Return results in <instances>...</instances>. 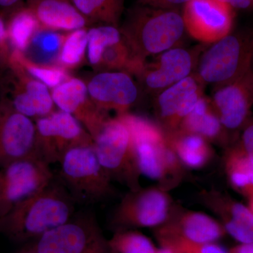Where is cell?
<instances>
[{
    "mask_svg": "<svg viewBox=\"0 0 253 253\" xmlns=\"http://www.w3.org/2000/svg\"><path fill=\"white\" fill-rule=\"evenodd\" d=\"M87 56L89 63L98 66L106 48L117 44L122 40L121 32L118 27L101 25L87 31Z\"/></svg>",
    "mask_w": 253,
    "mask_h": 253,
    "instance_id": "83f0119b",
    "label": "cell"
},
{
    "mask_svg": "<svg viewBox=\"0 0 253 253\" xmlns=\"http://www.w3.org/2000/svg\"><path fill=\"white\" fill-rule=\"evenodd\" d=\"M181 14L186 31L201 42H217L232 30L234 9L218 0H191Z\"/></svg>",
    "mask_w": 253,
    "mask_h": 253,
    "instance_id": "8fae6325",
    "label": "cell"
},
{
    "mask_svg": "<svg viewBox=\"0 0 253 253\" xmlns=\"http://www.w3.org/2000/svg\"><path fill=\"white\" fill-rule=\"evenodd\" d=\"M191 0H138L139 4L164 9H177Z\"/></svg>",
    "mask_w": 253,
    "mask_h": 253,
    "instance_id": "d6a6232c",
    "label": "cell"
},
{
    "mask_svg": "<svg viewBox=\"0 0 253 253\" xmlns=\"http://www.w3.org/2000/svg\"><path fill=\"white\" fill-rule=\"evenodd\" d=\"M87 42V31L84 28L66 36L58 60L59 66L65 69L77 67L84 59Z\"/></svg>",
    "mask_w": 253,
    "mask_h": 253,
    "instance_id": "f546056e",
    "label": "cell"
},
{
    "mask_svg": "<svg viewBox=\"0 0 253 253\" xmlns=\"http://www.w3.org/2000/svg\"><path fill=\"white\" fill-rule=\"evenodd\" d=\"M26 253H110L96 219L83 214L33 240Z\"/></svg>",
    "mask_w": 253,
    "mask_h": 253,
    "instance_id": "52a82bcc",
    "label": "cell"
},
{
    "mask_svg": "<svg viewBox=\"0 0 253 253\" xmlns=\"http://www.w3.org/2000/svg\"><path fill=\"white\" fill-rule=\"evenodd\" d=\"M201 83L197 76L190 75L160 92L156 111L165 134L179 129L184 118L203 97Z\"/></svg>",
    "mask_w": 253,
    "mask_h": 253,
    "instance_id": "9a60e30c",
    "label": "cell"
},
{
    "mask_svg": "<svg viewBox=\"0 0 253 253\" xmlns=\"http://www.w3.org/2000/svg\"><path fill=\"white\" fill-rule=\"evenodd\" d=\"M174 206L162 186L129 190L115 211L111 226L116 231L138 228L156 229L168 220Z\"/></svg>",
    "mask_w": 253,
    "mask_h": 253,
    "instance_id": "ba28073f",
    "label": "cell"
},
{
    "mask_svg": "<svg viewBox=\"0 0 253 253\" xmlns=\"http://www.w3.org/2000/svg\"><path fill=\"white\" fill-rule=\"evenodd\" d=\"M224 169L231 186L249 199L253 197V163L241 144L226 151Z\"/></svg>",
    "mask_w": 253,
    "mask_h": 253,
    "instance_id": "603a6c76",
    "label": "cell"
},
{
    "mask_svg": "<svg viewBox=\"0 0 253 253\" xmlns=\"http://www.w3.org/2000/svg\"><path fill=\"white\" fill-rule=\"evenodd\" d=\"M244 126L239 144L253 163V119L248 121Z\"/></svg>",
    "mask_w": 253,
    "mask_h": 253,
    "instance_id": "1f68e13d",
    "label": "cell"
},
{
    "mask_svg": "<svg viewBox=\"0 0 253 253\" xmlns=\"http://www.w3.org/2000/svg\"><path fill=\"white\" fill-rule=\"evenodd\" d=\"M122 119L130 131L136 164L141 175L157 181L169 191L182 179L184 166L168 142L162 128L146 118L123 113Z\"/></svg>",
    "mask_w": 253,
    "mask_h": 253,
    "instance_id": "3957f363",
    "label": "cell"
},
{
    "mask_svg": "<svg viewBox=\"0 0 253 253\" xmlns=\"http://www.w3.org/2000/svg\"><path fill=\"white\" fill-rule=\"evenodd\" d=\"M194 59L187 50L172 48L161 53L152 64L146 63L140 76L146 88L161 92L191 75Z\"/></svg>",
    "mask_w": 253,
    "mask_h": 253,
    "instance_id": "d6986e66",
    "label": "cell"
},
{
    "mask_svg": "<svg viewBox=\"0 0 253 253\" xmlns=\"http://www.w3.org/2000/svg\"><path fill=\"white\" fill-rule=\"evenodd\" d=\"M199 199L219 217L226 234L240 244L253 243V214L249 207L214 189L203 190Z\"/></svg>",
    "mask_w": 253,
    "mask_h": 253,
    "instance_id": "ac0fdd59",
    "label": "cell"
},
{
    "mask_svg": "<svg viewBox=\"0 0 253 253\" xmlns=\"http://www.w3.org/2000/svg\"><path fill=\"white\" fill-rule=\"evenodd\" d=\"M156 253H175L171 248L167 246H160Z\"/></svg>",
    "mask_w": 253,
    "mask_h": 253,
    "instance_id": "74e56055",
    "label": "cell"
},
{
    "mask_svg": "<svg viewBox=\"0 0 253 253\" xmlns=\"http://www.w3.org/2000/svg\"><path fill=\"white\" fill-rule=\"evenodd\" d=\"M51 97L61 111L72 115L94 137L100 127L109 118L91 101L86 84L78 78H70L54 88Z\"/></svg>",
    "mask_w": 253,
    "mask_h": 253,
    "instance_id": "e0dca14e",
    "label": "cell"
},
{
    "mask_svg": "<svg viewBox=\"0 0 253 253\" xmlns=\"http://www.w3.org/2000/svg\"><path fill=\"white\" fill-rule=\"evenodd\" d=\"M249 208L251 210V212H252L253 214V197H251V199H249Z\"/></svg>",
    "mask_w": 253,
    "mask_h": 253,
    "instance_id": "f35d334b",
    "label": "cell"
},
{
    "mask_svg": "<svg viewBox=\"0 0 253 253\" xmlns=\"http://www.w3.org/2000/svg\"><path fill=\"white\" fill-rule=\"evenodd\" d=\"M28 6L44 29L74 31L90 24L70 0H35Z\"/></svg>",
    "mask_w": 253,
    "mask_h": 253,
    "instance_id": "ffe728a7",
    "label": "cell"
},
{
    "mask_svg": "<svg viewBox=\"0 0 253 253\" xmlns=\"http://www.w3.org/2000/svg\"><path fill=\"white\" fill-rule=\"evenodd\" d=\"M154 230L159 245L172 241L217 243L226 234L220 222L206 213L176 206L168 220Z\"/></svg>",
    "mask_w": 253,
    "mask_h": 253,
    "instance_id": "7c38bea8",
    "label": "cell"
},
{
    "mask_svg": "<svg viewBox=\"0 0 253 253\" xmlns=\"http://www.w3.org/2000/svg\"><path fill=\"white\" fill-rule=\"evenodd\" d=\"M93 103L101 111L118 115L129 112L138 98V89L128 73L103 72L95 75L87 84Z\"/></svg>",
    "mask_w": 253,
    "mask_h": 253,
    "instance_id": "2e32d148",
    "label": "cell"
},
{
    "mask_svg": "<svg viewBox=\"0 0 253 253\" xmlns=\"http://www.w3.org/2000/svg\"><path fill=\"white\" fill-rule=\"evenodd\" d=\"M63 184L76 202L96 203L112 194V179L101 166L94 145L73 148L59 162Z\"/></svg>",
    "mask_w": 253,
    "mask_h": 253,
    "instance_id": "5b68a950",
    "label": "cell"
},
{
    "mask_svg": "<svg viewBox=\"0 0 253 253\" xmlns=\"http://www.w3.org/2000/svg\"><path fill=\"white\" fill-rule=\"evenodd\" d=\"M22 0H0V9H17L18 5Z\"/></svg>",
    "mask_w": 253,
    "mask_h": 253,
    "instance_id": "8d00e7d4",
    "label": "cell"
},
{
    "mask_svg": "<svg viewBox=\"0 0 253 253\" xmlns=\"http://www.w3.org/2000/svg\"><path fill=\"white\" fill-rule=\"evenodd\" d=\"M212 106L226 130H236L249 121L253 106V70L217 87Z\"/></svg>",
    "mask_w": 253,
    "mask_h": 253,
    "instance_id": "5bb4252c",
    "label": "cell"
},
{
    "mask_svg": "<svg viewBox=\"0 0 253 253\" xmlns=\"http://www.w3.org/2000/svg\"><path fill=\"white\" fill-rule=\"evenodd\" d=\"M168 142L185 168L202 169L213 158L210 142L202 136L181 129L166 134Z\"/></svg>",
    "mask_w": 253,
    "mask_h": 253,
    "instance_id": "44dd1931",
    "label": "cell"
},
{
    "mask_svg": "<svg viewBox=\"0 0 253 253\" xmlns=\"http://www.w3.org/2000/svg\"><path fill=\"white\" fill-rule=\"evenodd\" d=\"M11 56L19 63L30 76L50 88L54 89L70 78L66 69L61 66L33 62L23 56V53L18 51H13Z\"/></svg>",
    "mask_w": 253,
    "mask_h": 253,
    "instance_id": "f1b7e54d",
    "label": "cell"
},
{
    "mask_svg": "<svg viewBox=\"0 0 253 253\" xmlns=\"http://www.w3.org/2000/svg\"><path fill=\"white\" fill-rule=\"evenodd\" d=\"M229 253H253V243L238 245L231 249Z\"/></svg>",
    "mask_w": 253,
    "mask_h": 253,
    "instance_id": "d590c367",
    "label": "cell"
},
{
    "mask_svg": "<svg viewBox=\"0 0 253 253\" xmlns=\"http://www.w3.org/2000/svg\"><path fill=\"white\" fill-rule=\"evenodd\" d=\"M35 1V0H28V1L30 2H32V1Z\"/></svg>",
    "mask_w": 253,
    "mask_h": 253,
    "instance_id": "ab89813d",
    "label": "cell"
},
{
    "mask_svg": "<svg viewBox=\"0 0 253 253\" xmlns=\"http://www.w3.org/2000/svg\"><path fill=\"white\" fill-rule=\"evenodd\" d=\"M134 57L146 63L148 56L172 49L186 32L182 14L138 4L126 16L120 30Z\"/></svg>",
    "mask_w": 253,
    "mask_h": 253,
    "instance_id": "7a4b0ae2",
    "label": "cell"
},
{
    "mask_svg": "<svg viewBox=\"0 0 253 253\" xmlns=\"http://www.w3.org/2000/svg\"><path fill=\"white\" fill-rule=\"evenodd\" d=\"M229 5L233 9H246L253 6V0H218Z\"/></svg>",
    "mask_w": 253,
    "mask_h": 253,
    "instance_id": "e575fe53",
    "label": "cell"
},
{
    "mask_svg": "<svg viewBox=\"0 0 253 253\" xmlns=\"http://www.w3.org/2000/svg\"><path fill=\"white\" fill-rule=\"evenodd\" d=\"M95 152L111 179L134 190L141 187L130 131L118 116L109 117L93 138Z\"/></svg>",
    "mask_w": 253,
    "mask_h": 253,
    "instance_id": "277c9868",
    "label": "cell"
},
{
    "mask_svg": "<svg viewBox=\"0 0 253 253\" xmlns=\"http://www.w3.org/2000/svg\"><path fill=\"white\" fill-rule=\"evenodd\" d=\"M179 129L202 136L210 143H222L225 139V128L212 104L204 96L184 118Z\"/></svg>",
    "mask_w": 253,
    "mask_h": 253,
    "instance_id": "7402d4cb",
    "label": "cell"
},
{
    "mask_svg": "<svg viewBox=\"0 0 253 253\" xmlns=\"http://www.w3.org/2000/svg\"><path fill=\"white\" fill-rule=\"evenodd\" d=\"M54 179L50 166L35 157L1 167L0 219Z\"/></svg>",
    "mask_w": 253,
    "mask_h": 253,
    "instance_id": "30bf717a",
    "label": "cell"
},
{
    "mask_svg": "<svg viewBox=\"0 0 253 253\" xmlns=\"http://www.w3.org/2000/svg\"><path fill=\"white\" fill-rule=\"evenodd\" d=\"M203 55L198 76L201 83L219 87L252 68L253 33L228 35Z\"/></svg>",
    "mask_w": 253,
    "mask_h": 253,
    "instance_id": "8992f818",
    "label": "cell"
},
{
    "mask_svg": "<svg viewBox=\"0 0 253 253\" xmlns=\"http://www.w3.org/2000/svg\"><path fill=\"white\" fill-rule=\"evenodd\" d=\"M65 37L51 30L41 28L33 36L26 49L31 55V59H35V63L41 64L51 65L54 61L58 63Z\"/></svg>",
    "mask_w": 253,
    "mask_h": 253,
    "instance_id": "484cf974",
    "label": "cell"
},
{
    "mask_svg": "<svg viewBox=\"0 0 253 253\" xmlns=\"http://www.w3.org/2000/svg\"><path fill=\"white\" fill-rule=\"evenodd\" d=\"M171 248L175 253H229L217 243L195 244L182 241H172L160 245Z\"/></svg>",
    "mask_w": 253,
    "mask_h": 253,
    "instance_id": "4dcf8cb0",
    "label": "cell"
},
{
    "mask_svg": "<svg viewBox=\"0 0 253 253\" xmlns=\"http://www.w3.org/2000/svg\"><path fill=\"white\" fill-rule=\"evenodd\" d=\"M76 201L54 179L0 219V230L19 241L38 239L75 215Z\"/></svg>",
    "mask_w": 253,
    "mask_h": 253,
    "instance_id": "6da1fadb",
    "label": "cell"
},
{
    "mask_svg": "<svg viewBox=\"0 0 253 253\" xmlns=\"http://www.w3.org/2000/svg\"><path fill=\"white\" fill-rule=\"evenodd\" d=\"M89 23L118 27L125 0H70Z\"/></svg>",
    "mask_w": 253,
    "mask_h": 253,
    "instance_id": "d4e9b609",
    "label": "cell"
},
{
    "mask_svg": "<svg viewBox=\"0 0 253 253\" xmlns=\"http://www.w3.org/2000/svg\"><path fill=\"white\" fill-rule=\"evenodd\" d=\"M41 28L39 21L29 6L15 10L6 26L8 39L14 51H26L33 36Z\"/></svg>",
    "mask_w": 253,
    "mask_h": 253,
    "instance_id": "cb8c5ba5",
    "label": "cell"
},
{
    "mask_svg": "<svg viewBox=\"0 0 253 253\" xmlns=\"http://www.w3.org/2000/svg\"><path fill=\"white\" fill-rule=\"evenodd\" d=\"M36 126V158L46 164L59 163L73 148L93 144L84 126L72 115L58 110L35 121Z\"/></svg>",
    "mask_w": 253,
    "mask_h": 253,
    "instance_id": "9c48e42d",
    "label": "cell"
},
{
    "mask_svg": "<svg viewBox=\"0 0 253 253\" xmlns=\"http://www.w3.org/2000/svg\"><path fill=\"white\" fill-rule=\"evenodd\" d=\"M36 126L33 120L0 101V167L20 160L36 158Z\"/></svg>",
    "mask_w": 253,
    "mask_h": 253,
    "instance_id": "4fadbf2b",
    "label": "cell"
},
{
    "mask_svg": "<svg viewBox=\"0 0 253 253\" xmlns=\"http://www.w3.org/2000/svg\"><path fill=\"white\" fill-rule=\"evenodd\" d=\"M7 31L4 21L0 17V63H9L11 54H10L7 44Z\"/></svg>",
    "mask_w": 253,
    "mask_h": 253,
    "instance_id": "836d02e7",
    "label": "cell"
},
{
    "mask_svg": "<svg viewBox=\"0 0 253 253\" xmlns=\"http://www.w3.org/2000/svg\"><path fill=\"white\" fill-rule=\"evenodd\" d=\"M110 253H156V247L149 237L134 229L116 231L107 241Z\"/></svg>",
    "mask_w": 253,
    "mask_h": 253,
    "instance_id": "4316f807",
    "label": "cell"
}]
</instances>
